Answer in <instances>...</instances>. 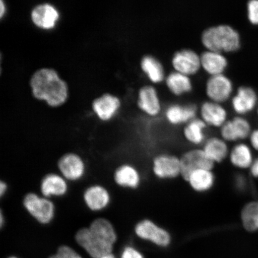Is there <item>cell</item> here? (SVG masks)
<instances>
[{"label":"cell","instance_id":"1","mask_svg":"<svg viewBox=\"0 0 258 258\" xmlns=\"http://www.w3.org/2000/svg\"><path fill=\"white\" fill-rule=\"evenodd\" d=\"M31 86L35 98L45 100L51 106L62 104L67 98L66 82L52 69L38 70L32 77Z\"/></svg>","mask_w":258,"mask_h":258},{"label":"cell","instance_id":"2","mask_svg":"<svg viewBox=\"0 0 258 258\" xmlns=\"http://www.w3.org/2000/svg\"><path fill=\"white\" fill-rule=\"evenodd\" d=\"M201 43L206 50L222 53H234L240 49L239 32L228 24H219L206 28L202 32Z\"/></svg>","mask_w":258,"mask_h":258},{"label":"cell","instance_id":"3","mask_svg":"<svg viewBox=\"0 0 258 258\" xmlns=\"http://www.w3.org/2000/svg\"><path fill=\"white\" fill-rule=\"evenodd\" d=\"M76 240L92 258L112 253L115 243L108 232L93 226L80 229L76 235Z\"/></svg>","mask_w":258,"mask_h":258},{"label":"cell","instance_id":"4","mask_svg":"<svg viewBox=\"0 0 258 258\" xmlns=\"http://www.w3.org/2000/svg\"><path fill=\"white\" fill-rule=\"evenodd\" d=\"M151 170L154 177L162 181H168L181 177L180 156L168 152L157 153L151 162Z\"/></svg>","mask_w":258,"mask_h":258},{"label":"cell","instance_id":"5","mask_svg":"<svg viewBox=\"0 0 258 258\" xmlns=\"http://www.w3.org/2000/svg\"><path fill=\"white\" fill-rule=\"evenodd\" d=\"M134 233L140 239L149 241L161 247L169 246L172 241L170 232L150 218L139 221L135 224Z\"/></svg>","mask_w":258,"mask_h":258},{"label":"cell","instance_id":"6","mask_svg":"<svg viewBox=\"0 0 258 258\" xmlns=\"http://www.w3.org/2000/svg\"><path fill=\"white\" fill-rule=\"evenodd\" d=\"M24 206L32 217L41 224H48L53 220L55 208L52 202L35 193L25 196Z\"/></svg>","mask_w":258,"mask_h":258},{"label":"cell","instance_id":"7","mask_svg":"<svg viewBox=\"0 0 258 258\" xmlns=\"http://www.w3.org/2000/svg\"><path fill=\"white\" fill-rule=\"evenodd\" d=\"M233 81L225 74L209 76L205 85V93L209 101L223 104L233 97Z\"/></svg>","mask_w":258,"mask_h":258},{"label":"cell","instance_id":"8","mask_svg":"<svg viewBox=\"0 0 258 258\" xmlns=\"http://www.w3.org/2000/svg\"><path fill=\"white\" fill-rule=\"evenodd\" d=\"M251 132L250 122L242 116L238 115L228 119L219 128V137L228 144H236L249 139Z\"/></svg>","mask_w":258,"mask_h":258},{"label":"cell","instance_id":"9","mask_svg":"<svg viewBox=\"0 0 258 258\" xmlns=\"http://www.w3.org/2000/svg\"><path fill=\"white\" fill-rule=\"evenodd\" d=\"M173 71L191 77L202 70L201 54L191 48L175 51L171 59Z\"/></svg>","mask_w":258,"mask_h":258},{"label":"cell","instance_id":"10","mask_svg":"<svg viewBox=\"0 0 258 258\" xmlns=\"http://www.w3.org/2000/svg\"><path fill=\"white\" fill-rule=\"evenodd\" d=\"M181 178L186 182L194 171L200 169H214L215 165L210 160L201 148H192L180 156Z\"/></svg>","mask_w":258,"mask_h":258},{"label":"cell","instance_id":"11","mask_svg":"<svg viewBox=\"0 0 258 258\" xmlns=\"http://www.w3.org/2000/svg\"><path fill=\"white\" fill-rule=\"evenodd\" d=\"M138 106L145 115L158 117L162 111V104L157 90L153 85H145L139 90Z\"/></svg>","mask_w":258,"mask_h":258},{"label":"cell","instance_id":"12","mask_svg":"<svg viewBox=\"0 0 258 258\" xmlns=\"http://www.w3.org/2000/svg\"><path fill=\"white\" fill-rule=\"evenodd\" d=\"M200 115L208 127L220 128L228 120V112L223 104L206 101L199 109Z\"/></svg>","mask_w":258,"mask_h":258},{"label":"cell","instance_id":"13","mask_svg":"<svg viewBox=\"0 0 258 258\" xmlns=\"http://www.w3.org/2000/svg\"><path fill=\"white\" fill-rule=\"evenodd\" d=\"M58 168L64 179L71 181L82 179L86 172L82 158L74 153L64 155L58 162Z\"/></svg>","mask_w":258,"mask_h":258},{"label":"cell","instance_id":"14","mask_svg":"<svg viewBox=\"0 0 258 258\" xmlns=\"http://www.w3.org/2000/svg\"><path fill=\"white\" fill-rule=\"evenodd\" d=\"M198 108L195 104L181 105L173 104L167 106L164 111V117L173 126L184 125L197 118Z\"/></svg>","mask_w":258,"mask_h":258},{"label":"cell","instance_id":"15","mask_svg":"<svg viewBox=\"0 0 258 258\" xmlns=\"http://www.w3.org/2000/svg\"><path fill=\"white\" fill-rule=\"evenodd\" d=\"M256 93L249 86H242L238 88L231 98V106L238 115L248 114L257 104Z\"/></svg>","mask_w":258,"mask_h":258},{"label":"cell","instance_id":"16","mask_svg":"<svg viewBox=\"0 0 258 258\" xmlns=\"http://www.w3.org/2000/svg\"><path fill=\"white\" fill-rule=\"evenodd\" d=\"M214 170L200 169L194 171L186 180L189 188L198 194H205L212 191L217 182V176Z\"/></svg>","mask_w":258,"mask_h":258},{"label":"cell","instance_id":"17","mask_svg":"<svg viewBox=\"0 0 258 258\" xmlns=\"http://www.w3.org/2000/svg\"><path fill=\"white\" fill-rule=\"evenodd\" d=\"M201 148L215 166L227 161L230 151L229 144L219 136L208 138Z\"/></svg>","mask_w":258,"mask_h":258},{"label":"cell","instance_id":"18","mask_svg":"<svg viewBox=\"0 0 258 258\" xmlns=\"http://www.w3.org/2000/svg\"><path fill=\"white\" fill-rule=\"evenodd\" d=\"M254 160L252 148L249 144L241 142L230 148L227 161L234 168L246 170L250 169Z\"/></svg>","mask_w":258,"mask_h":258},{"label":"cell","instance_id":"19","mask_svg":"<svg viewBox=\"0 0 258 258\" xmlns=\"http://www.w3.org/2000/svg\"><path fill=\"white\" fill-rule=\"evenodd\" d=\"M116 183L122 188L135 190L140 188L143 182L140 171L131 164H122L114 173Z\"/></svg>","mask_w":258,"mask_h":258},{"label":"cell","instance_id":"20","mask_svg":"<svg viewBox=\"0 0 258 258\" xmlns=\"http://www.w3.org/2000/svg\"><path fill=\"white\" fill-rule=\"evenodd\" d=\"M202 69L209 76L225 74L228 60L225 54L205 50L201 54Z\"/></svg>","mask_w":258,"mask_h":258},{"label":"cell","instance_id":"21","mask_svg":"<svg viewBox=\"0 0 258 258\" xmlns=\"http://www.w3.org/2000/svg\"><path fill=\"white\" fill-rule=\"evenodd\" d=\"M208 127L201 118L197 117L183 125V140L192 148H201L207 140L206 131Z\"/></svg>","mask_w":258,"mask_h":258},{"label":"cell","instance_id":"22","mask_svg":"<svg viewBox=\"0 0 258 258\" xmlns=\"http://www.w3.org/2000/svg\"><path fill=\"white\" fill-rule=\"evenodd\" d=\"M84 201L88 208L92 211H101L111 202L110 194L105 187L92 185L87 188L83 195Z\"/></svg>","mask_w":258,"mask_h":258},{"label":"cell","instance_id":"23","mask_svg":"<svg viewBox=\"0 0 258 258\" xmlns=\"http://www.w3.org/2000/svg\"><path fill=\"white\" fill-rule=\"evenodd\" d=\"M68 189L67 179L56 173L48 174L41 180V192L43 197L48 199L51 197L63 196L66 195Z\"/></svg>","mask_w":258,"mask_h":258},{"label":"cell","instance_id":"24","mask_svg":"<svg viewBox=\"0 0 258 258\" xmlns=\"http://www.w3.org/2000/svg\"><path fill=\"white\" fill-rule=\"evenodd\" d=\"M141 69L150 82L160 84L164 82L166 74L161 61L151 54H147L142 58Z\"/></svg>","mask_w":258,"mask_h":258},{"label":"cell","instance_id":"25","mask_svg":"<svg viewBox=\"0 0 258 258\" xmlns=\"http://www.w3.org/2000/svg\"><path fill=\"white\" fill-rule=\"evenodd\" d=\"M164 83L167 89L173 95L180 96L191 92L193 89L191 77L178 72H171L166 75Z\"/></svg>","mask_w":258,"mask_h":258},{"label":"cell","instance_id":"26","mask_svg":"<svg viewBox=\"0 0 258 258\" xmlns=\"http://www.w3.org/2000/svg\"><path fill=\"white\" fill-rule=\"evenodd\" d=\"M120 106V100L110 94L103 95L95 99L93 103V109L103 120H108L111 118Z\"/></svg>","mask_w":258,"mask_h":258},{"label":"cell","instance_id":"27","mask_svg":"<svg viewBox=\"0 0 258 258\" xmlns=\"http://www.w3.org/2000/svg\"><path fill=\"white\" fill-rule=\"evenodd\" d=\"M58 12L52 5L41 4L35 7L31 12L32 21L44 28H52L58 18Z\"/></svg>","mask_w":258,"mask_h":258},{"label":"cell","instance_id":"28","mask_svg":"<svg viewBox=\"0 0 258 258\" xmlns=\"http://www.w3.org/2000/svg\"><path fill=\"white\" fill-rule=\"evenodd\" d=\"M242 227L249 233L258 231V200L247 202L240 214Z\"/></svg>","mask_w":258,"mask_h":258},{"label":"cell","instance_id":"29","mask_svg":"<svg viewBox=\"0 0 258 258\" xmlns=\"http://www.w3.org/2000/svg\"><path fill=\"white\" fill-rule=\"evenodd\" d=\"M247 16L250 24L258 25V0H250L247 2Z\"/></svg>","mask_w":258,"mask_h":258},{"label":"cell","instance_id":"30","mask_svg":"<svg viewBox=\"0 0 258 258\" xmlns=\"http://www.w3.org/2000/svg\"><path fill=\"white\" fill-rule=\"evenodd\" d=\"M48 258H83L74 250L73 248L68 246H62L59 247L56 254Z\"/></svg>","mask_w":258,"mask_h":258},{"label":"cell","instance_id":"31","mask_svg":"<svg viewBox=\"0 0 258 258\" xmlns=\"http://www.w3.org/2000/svg\"><path fill=\"white\" fill-rule=\"evenodd\" d=\"M121 258H144L140 251L131 246L124 248L122 251Z\"/></svg>","mask_w":258,"mask_h":258},{"label":"cell","instance_id":"32","mask_svg":"<svg viewBox=\"0 0 258 258\" xmlns=\"http://www.w3.org/2000/svg\"><path fill=\"white\" fill-rule=\"evenodd\" d=\"M234 184L236 188L241 191L246 188L247 186V180L245 177L241 174L235 176Z\"/></svg>","mask_w":258,"mask_h":258},{"label":"cell","instance_id":"33","mask_svg":"<svg viewBox=\"0 0 258 258\" xmlns=\"http://www.w3.org/2000/svg\"><path fill=\"white\" fill-rule=\"evenodd\" d=\"M249 140L251 148L258 152V128L251 132Z\"/></svg>","mask_w":258,"mask_h":258},{"label":"cell","instance_id":"34","mask_svg":"<svg viewBox=\"0 0 258 258\" xmlns=\"http://www.w3.org/2000/svg\"><path fill=\"white\" fill-rule=\"evenodd\" d=\"M249 170L251 177L258 179V157L254 159L252 165Z\"/></svg>","mask_w":258,"mask_h":258},{"label":"cell","instance_id":"35","mask_svg":"<svg viewBox=\"0 0 258 258\" xmlns=\"http://www.w3.org/2000/svg\"><path fill=\"white\" fill-rule=\"evenodd\" d=\"M8 185L4 181H1L0 182V195L1 197H3L7 191Z\"/></svg>","mask_w":258,"mask_h":258},{"label":"cell","instance_id":"36","mask_svg":"<svg viewBox=\"0 0 258 258\" xmlns=\"http://www.w3.org/2000/svg\"><path fill=\"white\" fill-rule=\"evenodd\" d=\"M0 7H1V16H2L3 15H4L5 9V5L3 1H1V5H0Z\"/></svg>","mask_w":258,"mask_h":258},{"label":"cell","instance_id":"37","mask_svg":"<svg viewBox=\"0 0 258 258\" xmlns=\"http://www.w3.org/2000/svg\"><path fill=\"white\" fill-rule=\"evenodd\" d=\"M0 217H1V221H0V224H1V227H3V225H4V222H5V220H4V217H3V212L2 211L1 212V215H0Z\"/></svg>","mask_w":258,"mask_h":258},{"label":"cell","instance_id":"38","mask_svg":"<svg viewBox=\"0 0 258 258\" xmlns=\"http://www.w3.org/2000/svg\"><path fill=\"white\" fill-rule=\"evenodd\" d=\"M101 258H115V257L114 255V254H113L112 253H109V254H106V255L102 256Z\"/></svg>","mask_w":258,"mask_h":258},{"label":"cell","instance_id":"39","mask_svg":"<svg viewBox=\"0 0 258 258\" xmlns=\"http://www.w3.org/2000/svg\"><path fill=\"white\" fill-rule=\"evenodd\" d=\"M9 258H18V257H15V256H13V257H10Z\"/></svg>","mask_w":258,"mask_h":258},{"label":"cell","instance_id":"40","mask_svg":"<svg viewBox=\"0 0 258 258\" xmlns=\"http://www.w3.org/2000/svg\"><path fill=\"white\" fill-rule=\"evenodd\" d=\"M257 114H258V109H257Z\"/></svg>","mask_w":258,"mask_h":258}]
</instances>
